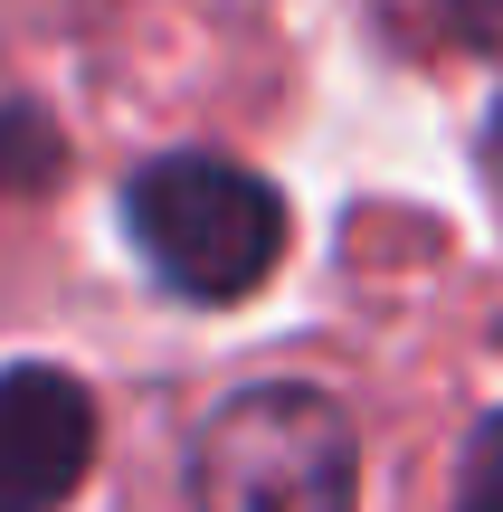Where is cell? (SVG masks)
<instances>
[{
    "label": "cell",
    "mask_w": 503,
    "mask_h": 512,
    "mask_svg": "<svg viewBox=\"0 0 503 512\" xmlns=\"http://www.w3.org/2000/svg\"><path fill=\"white\" fill-rule=\"evenodd\" d=\"M190 512H352L361 437L323 380H247L190 427Z\"/></svg>",
    "instance_id": "obj_1"
},
{
    "label": "cell",
    "mask_w": 503,
    "mask_h": 512,
    "mask_svg": "<svg viewBox=\"0 0 503 512\" xmlns=\"http://www.w3.org/2000/svg\"><path fill=\"white\" fill-rule=\"evenodd\" d=\"M124 228L162 275V294L247 304L285 256V190L228 152H152L124 181Z\"/></svg>",
    "instance_id": "obj_2"
},
{
    "label": "cell",
    "mask_w": 503,
    "mask_h": 512,
    "mask_svg": "<svg viewBox=\"0 0 503 512\" xmlns=\"http://www.w3.org/2000/svg\"><path fill=\"white\" fill-rule=\"evenodd\" d=\"M95 465V389L57 361L0 370V512H67Z\"/></svg>",
    "instance_id": "obj_3"
},
{
    "label": "cell",
    "mask_w": 503,
    "mask_h": 512,
    "mask_svg": "<svg viewBox=\"0 0 503 512\" xmlns=\"http://www.w3.org/2000/svg\"><path fill=\"white\" fill-rule=\"evenodd\" d=\"M48 181H57V124L0 86V190H48Z\"/></svg>",
    "instance_id": "obj_4"
},
{
    "label": "cell",
    "mask_w": 503,
    "mask_h": 512,
    "mask_svg": "<svg viewBox=\"0 0 503 512\" xmlns=\"http://www.w3.org/2000/svg\"><path fill=\"white\" fill-rule=\"evenodd\" d=\"M447 512H503V408H494V418H475L466 456H456V494H447Z\"/></svg>",
    "instance_id": "obj_5"
},
{
    "label": "cell",
    "mask_w": 503,
    "mask_h": 512,
    "mask_svg": "<svg viewBox=\"0 0 503 512\" xmlns=\"http://www.w3.org/2000/svg\"><path fill=\"white\" fill-rule=\"evenodd\" d=\"M466 38H503V0H447Z\"/></svg>",
    "instance_id": "obj_6"
}]
</instances>
